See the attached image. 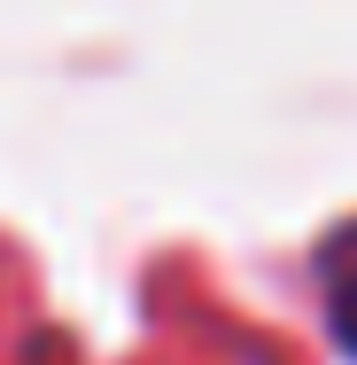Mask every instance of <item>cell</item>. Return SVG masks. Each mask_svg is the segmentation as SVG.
I'll return each instance as SVG.
<instances>
[{
    "mask_svg": "<svg viewBox=\"0 0 357 365\" xmlns=\"http://www.w3.org/2000/svg\"><path fill=\"white\" fill-rule=\"evenodd\" d=\"M319 288H326V319H334V342L357 358V225L334 233L319 249Z\"/></svg>",
    "mask_w": 357,
    "mask_h": 365,
    "instance_id": "1",
    "label": "cell"
}]
</instances>
